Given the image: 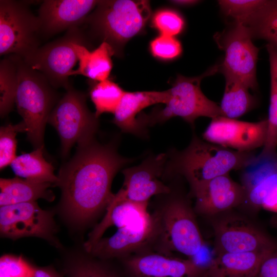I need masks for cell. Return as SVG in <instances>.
Listing matches in <instances>:
<instances>
[{"instance_id":"1","label":"cell","mask_w":277,"mask_h":277,"mask_svg":"<svg viewBox=\"0 0 277 277\" xmlns=\"http://www.w3.org/2000/svg\"><path fill=\"white\" fill-rule=\"evenodd\" d=\"M133 160L121 155L113 142L101 144L94 138L77 144L75 154L61 167L55 184L68 220L81 227L93 223L114 196L111 187L114 176Z\"/></svg>"},{"instance_id":"2","label":"cell","mask_w":277,"mask_h":277,"mask_svg":"<svg viewBox=\"0 0 277 277\" xmlns=\"http://www.w3.org/2000/svg\"><path fill=\"white\" fill-rule=\"evenodd\" d=\"M168 155L164 180L177 175L188 181L190 191L232 170L243 169L255 156L252 151L234 150L194 135L183 150H172Z\"/></svg>"},{"instance_id":"3","label":"cell","mask_w":277,"mask_h":277,"mask_svg":"<svg viewBox=\"0 0 277 277\" xmlns=\"http://www.w3.org/2000/svg\"><path fill=\"white\" fill-rule=\"evenodd\" d=\"M151 212L155 224L151 250L169 256L197 254L204 245L193 209L187 198L171 187Z\"/></svg>"},{"instance_id":"4","label":"cell","mask_w":277,"mask_h":277,"mask_svg":"<svg viewBox=\"0 0 277 277\" xmlns=\"http://www.w3.org/2000/svg\"><path fill=\"white\" fill-rule=\"evenodd\" d=\"M151 14L148 1H98L84 23L90 36L107 43L119 56L125 44L144 29Z\"/></svg>"},{"instance_id":"5","label":"cell","mask_w":277,"mask_h":277,"mask_svg":"<svg viewBox=\"0 0 277 277\" xmlns=\"http://www.w3.org/2000/svg\"><path fill=\"white\" fill-rule=\"evenodd\" d=\"M15 55L17 76L15 103L23 118L17 125L19 132L27 134L28 140L35 149L44 146L46 124L57 102V96L55 88L43 74Z\"/></svg>"},{"instance_id":"6","label":"cell","mask_w":277,"mask_h":277,"mask_svg":"<svg viewBox=\"0 0 277 277\" xmlns=\"http://www.w3.org/2000/svg\"><path fill=\"white\" fill-rule=\"evenodd\" d=\"M217 71L219 66L215 65L197 76L177 75L168 90L169 97L165 107L154 109L147 114L141 113L138 117L141 126L147 130L148 127L177 116L193 126L195 120L200 117L213 118L223 116L220 106L208 98L200 87L203 78Z\"/></svg>"},{"instance_id":"7","label":"cell","mask_w":277,"mask_h":277,"mask_svg":"<svg viewBox=\"0 0 277 277\" xmlns=\"http://www.w3.org/2000/svg\"><path fill=\"white\" fill-rule=\"evenodd\" d=\"M48 123L60 136L61 154L66 157L75 144L95 138L98 127V118L86 104V95L70 85L52 109Z\"/></svg>"},{"instance_id":"8","label":"cell","mask_w":277,"mask_h":277,"mask_svg":"<svg viewBox=\"0 0 277 277\" xmlns=\"http://www.w3.org/2000/svg\"><path fill=\"white\" fill-rule=\"evenodd\" d=\"M77 44L89 47L88 35L79 26L73 27L62 37L38 48L23 59L32 69L43 74L55 88L71 85L68 78L78 58Z\"/></svg>"},{"instance_id":"9","label":"cell","mask_w":277,"mask_h":277,"mask_svg":"<svg viewBox=\"0 0 277 277\" xmlns=\"http://www.w3.org/2000/svg\"><path fill=\"white\" fill-rule=\"evenodd\" d=\"M39 22L27 3L0 1V54H14L23 59L40 45Z\"/></svg>"},{"instance_id":"10","label":"cell","mask_w":277,"mask_h":277,"mask_svg":"<svg viewBox=\"0 0 277 277\" xmlns=\"http://www.w3.org/2000/svg\"><path fill=\"white\" fill-rule=\"evenodd\" d=\"M252 38L249 28L236 23L214 37L219 47L225 52L219 71L237 78L253 90L257 86L256 65L259 49Z\"/></svg>"},{"instance_id":"11","label":"cell","mask_w":277,"mask_h":277,"mask_svg":"<svg viewBox=\"0 0 277 277\" xmlns=\"http://www.w3.org/2000/svg\"><path fill=\"white\" fill-rule=\"evenodd\" d=\"M53 214L52 211L40 208L36 202L1 206V235L12 240L39 238L60 247L55 236L56 227Z\"/></svg>"},{"instance_id":"12","label":"cell","mask_w":277,"mask_h":277,"mask_svg":"<svg viewBox=\"0 0 277 277\" xmlns=\"http://www.w3.org/2000/svg\"><path fill=\"white\" fill-rule=\"evenodd\" d=\"M217 253L270 251L276 243L262 229L246 219L229 215L213 223Z\"/></svg>"},{"instance_id":"13","label":"cell","mask_w":277,"mask_h":277,"mask_svg":"<svg viewBox=\"0 0 277 277\" xmlns=\"http://www.w3.org/2000/svg\"><path fill=\"white\" fill-rule=\"evenodd\" d=\"M168 158V153L151 155L138 165L123 169L124 184L114 197L149 203L152 196L169 193L171 187L163 180Z\"/></svg>"},{"instance_id":"14","label":"cell","mask_w":277,"mask_h":277,"mask_svg":"<svg viewBox=\"0 0 277 277\" xmlns=\"http://www.w3.org/2000/svg\"><path fill=\"white\" fill-rule=\"evenodd\" d=\"M242 170L243 203L277 213L276 152L255 155Z\"/></svg>"},{"instance_id":"15","label":"cell","mask_w":277,"mask_h":277,"mask_svg":"<svg viewBox=\"0 0 277 277\" xmlns=\"http://www.w3.org/2000/svg\"><path fill=\"white\" fill-rule=\"evenodd\" d=\"M113 234L99 240L87 253L102 260H122L145 250H151L155 224L149 217L116 228Z\"/></svg>"},{"instance_id":"16","label":"cell","mask_w":277,"mask_h":277,"mask_svg":"<svg viewBox=\"0 0 277 277\" xmlns=\"http://www.w3.org/2000/svg\"><path fill=\"white\" fill-rule=\"evenodd\" d=\"M267 130V120L249 122L219 116L212 118L203 137L208 142L224 147L250 152L264 146Z\"/></svg>"},{"instance_id":"17","label":"cell","mask_w":277,"mask_h":277,"mask_svg":"<svg viewBox=\"0 0 277 277\" xmlns=\"http://www.w3.org/2000/svg\"><path fill=\"white\" fill-rule=\"evenodd\" d=\"M121 260L126 277H204L206 268L192 259L166 255L151 250Z\"/></svg>"},{"instance_id":"18","label":"cell","mask_w":277,"mask_h":277,"mask_svg":"<svg viewBox=\"0 0 277 277\" xmlns=\"http://www.w3.org/2000/svg\"><path fill=\"white\" fill-rule=\"evenodd\" d=\"M98 1L45 0L38 10L42 37H48L84 23Z\"/></svg>"},{"instance_id":"19","label":"cell","mask_w":277,"mask_h":277,"mask_svg":"<svg viewBox=\"0 0 277 277\" xmlns=\"http://www.w3.org/2000/svg\"><path fill=\"white\" fill-rule=\"evenodd\" d=\"M195 198L194 210L200 214L212 216L243 204L244 190L229 174L214 177L190 191Z\"/></svg>"},{"instance_id":"20","label":"cell","mask_w":277,"mask_h":277,"mask_svg":"<svg viewBox=\"0 0 277 277\" xmlns=\"http://www.w3.org/2000/svg\"><path fill=\"white\" fill-rule=\"evenodd\" d=\"M169 97L168 90L163 91H125L114 113L112 122L122 132L146 137L147 130L141 126L138 117L142 110L156 104H166Z\"/></svg>"},{"instance_id":"21","label":"cell","mask_w":277,"mask_h":277,"mask_svg":"<svg viewBox=\"0 0 277 277\" xmlns=\"http://www.w3.org/2000/svg\"><path fill=\"white\" fill-rule=\"evenodd\" d=\"M148 207V203L121 201L113 196L106 210L104 217L94 227L88 235V240L84 243L85 251H89L103 237L108 228L112 226L120 228L149 217L150 212Z\"/></svg>"},{"instance_id":"22","label":"cell","mask_w":277,"mask_h":277,"mask_svg":"<svg viewBox=\"0 0 277 277\" xmlns=\"http://www.w3.org/2000/svg\"><path fill=\"white\" fill-rule=\"evenodd\" d=\"M271 251L217 253L204 277H257L262 262Z\"/></svg>"},{"instance_id":"23","label":"cell","mask_w":277,"mask_h":277,"mask_svg":"<svg viewBox=\"0 0 277 277\" xmlns=\"http://www.w3.org/2000/svg\"><path fill=\"white\" fill-rule=\"evenodd\" d=\"M51 183L23 179L18 176L0 180V206L36 202L43 199L51 202L54 195L49 189Z\"/></svg>"},{"instance_id":"24","label":"cell","mask_w":277,"mask_h":277,"mask_svg":"<svg viewBox=\"0 0 277 277\" xmlns=\"http://www.w3.org/2000/svg\"><path fill=\"white\" fill-rule=\"evenodd\" d=\"M75 48L78 58V67L73 70L71 75H82L93 82H101L108 79L113 64L112 56L114 52L106 42H102L94 50H90L81 44Z\"/></svg>"},{"instance_id":"25","label":"cell","mask_w":277,"mask_h":277,"mask_svg":"<svg viewBox=\"0 0 277 277\" xmlns=\"http://www.w3.org/2000/svg\"><path fill=\"white\" fill-rule=\"evenodd\" d=\"M44 146L34 149L30 153L17 156L10 166L18 177L40 182L55 185L57 176L54 173V167L43 155Z\"/></svg>"},{"instance_id":"26","label":"cell","mask_w":277,"mask_h":277,"mask_svg":"<svg viewBox=\"0 0 277 277\" xmlns=\"http://www.w3.org/2000/svg\"><path fill=\"white\" fill-rule=\"evenodd\" d=\"M225 77V87L220 105L224 116L236 118L252 109L255 105L254 97L250 89L237 78L228 74Z\"/></svg>"},{"instance_id":"27","label":"cell","mask_w":277,"mask_h":277,"mask_svg":"<svg viewBox=\"0 0 277 277\" xmlns=\"http://www.w3.org/2000/svg\"><path fill=\"white\" fill-rule=\"evenodd\" d=\"M247 26L252 37L266 40L277 48V1H265Z\"/></svg>"},{"instance_id":"28","label":"cell","mask_w":277,"mask_h":277,"mask_svg":"<svg viewBox=\"0 0 277 277\" xmlns=\"http://www.w3.org/2000/svg\"><path fill=\"white\" fill-rule=\"evenodd\" d=\"M17 87V64L15 55L5 56L0 62V114L7 115L15 103Z\"/></svg>"},{"instance_id":"29","label":"cell","mask_w":277,"mask_h":277,"mask_svg":"<svg viewBox=\"0 0 277 277\" xmlns=\"http://www.w3.org/2000/svg\"><path fill=\"white\" fill-rule=\"evenodd\" d=\"M87 253L74 255L67 260L64 269L67 277H120L101 260Z\"/></svg>"},{"instance_id":"30","label":"cell","mask_w":277,"mask_h":277,"mask_svg":"<svg viewBox=\"0 0 277 277\" xmlns=\"http://www.w3.org/2000/svg\"><path fill=\"white\" fill-rule=\"evenodd\" d=\"M125 91L116 83L109 79L92 83L90 97L95 108V116L105 113L114 114Z\"/></svg>"},{"instance_id":"31","label":"cell","mask_w":277,"mask_h":277,"mask_svg":"<svg viewBox=\"0 0 277 277\" xmlns=\"http://www.w3.org/2000/svg\"><path fill=\"white\" fill-rule=\"evenodd\" d=\"M270 70V96L266 140L262 150L276 151L277 147V48L267 44Z\"/></svg>"},{"instance_id":"32","label":"cell","mask_w":277,"mask_h":277,"mask_svg":"<svg viewBox=\"0 0 277 277\" xmlns=\"http://www.w3.org/2000/svg\"><path fill=\"white\" fill-rule=\"evenodd\" d=\"M262 0H222L219 4L222 12L235 22L246 26L264 5Z\"/></svg>"},{"instance_id":"33","label":"cell","mask_w":277,"mask_h":277,"mask_svg":"<svg viewBox=\"0 0 277 277\" xmlns=\"http://www.w3.org/2000/svg\"><path fill=\"white\" fill-rule=\"evenodd\" d=\"M151 23L161 35L174 37L182 32L184 26V21L181 15L170 9H162L155 12Z\"/></svg>"},{"instance_id":"34","label":"cell","mask_w":277,"mask_h":277,"mask_svg":"<svg viewBox=\"0 0 277 277\" xmlns=\"http://www.w3.org/2000/svg\"><path fill=\"white\" fill-rule=\"evenodd\" d=\"M19 132L16 125L9 123L0 128V168L1 170L11 165L16 155V133Z\"/></svg>"},{"instance_id":"35","label":"cell","mask_w":277,"mask_h":277,"mask_svg":"<svg viewBox=\"0 0 277 277\" xmlns=\"http://www.w3.org/2000/svg\"><path fill=\"white\" fill-rule=\"evenodd\" d=\"M151 54L162 61H171L177 58L182 51L181 43L174 36L160 35L150 43Z\"/></svg>"},{"instance_id":"36","label":"cell","mask_w":277,"mask_h":277,"mask_svg":"<svg viewBox=\"0 0 277 277\" xmlns=\"http://www.w3.org/2000/svg\"><path fill=\"white\" fill-rule=\"evenodd\" d=\"M35 268L21 256L7 254L0 259V277H32Z\"/></svg>"},{"instance_id":"37","label":"cell","mask_w":277,"mask_h":277,"mask_svg":"<svg viewBox=\"0 0 277 277\" xmlns=\"http://www.w3.org/2000/svg\"><path fill=\"white\" fill-rule=\"evenodd\" d=\"M257 277H277V249L270 252L264 258Z\"/></svg>"},{"instance_id":"38","label":"cell","mask_w":277,"mask_h":277,"mask_svg":"<svg viewBox=\"0 0 277 277\" xmlns=\"http://www.w3.org/2000/svg\"><path fill=\"white\" fill-rule=\"evenodd\" d=\"M32 277H61L60 275L51 267L35 268Z\"/></svg>"},{"instance_id":"39","label":"cell","mask_w":277,"mask_h":277,"mask_svg":"<svg viewBox=\"0 0 277 277\" xmlns=\"http://www.w3.org/2000/svg\"><path fill=\"white\" fill-rule=\"evenodd\" d=\"M199 1L193 0H179V1H171L170 2L175 5L179 6H190L196 4Z\"/></svg>"},{"instance_id":"40","label":"cell","mask_w":277,"mask_h":277,"mask_svg":"<svg viewBox=\"0 0 277 277\" xmlns=\"http://www.w3.org/2000/svg\"><path fill=\"white\" fill-rule=\"evenodd\" d=\"M274 224L277 227V217H276L274 219Z\"/></svg>"}]
</instances>
